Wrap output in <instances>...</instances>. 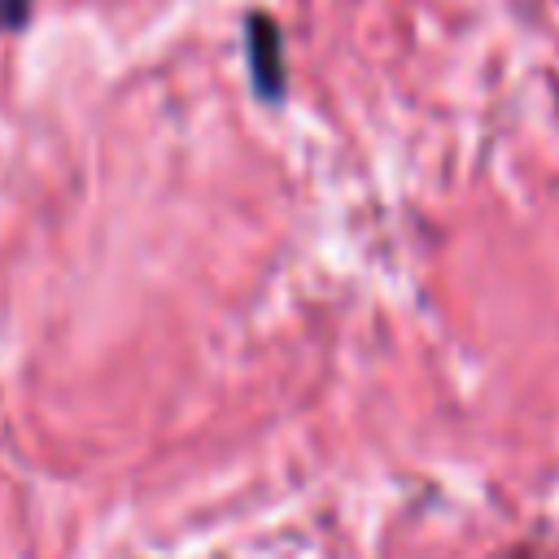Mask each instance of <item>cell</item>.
Masks as SVG:
<instances>
[{
	"instance_id": "6da1fadb",
	"label": "cell",
	"mask_w": 559,
	"mask_h": 559,
	"mask_svg": "<svg viewBox=\"0 0 559 559\" xmlns=\"http://www.w3.org/2000/svg\"><path fill=\"white\" fill-rule=\"evenodd\" d=\"M253 74H258V92L275 96L280 92V57H275V31H266V48L253 35Z\"/></svg>"
}]
</instances>
